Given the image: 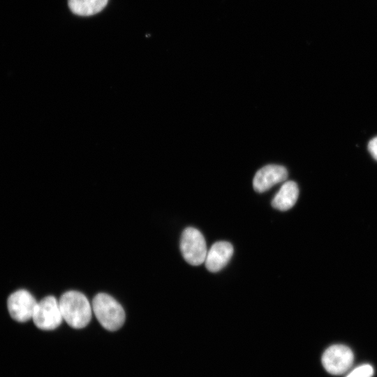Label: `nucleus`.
I'll return each instance as SVG.
<instances>
[{
	"instance_id": "f257e3e1",
	"label": "nucleus",
	"mask_w": 377,
	"mask_h": 377,
	"mask_svg": "<svg viewBox=\"0 0 377 377\" xmlns=\"http://www.w3.org/2000/svg\"><path fill=\"white\" fill-rule=\"evenodd\" d=\"M63 319L75 329L86 327L91 320L92 306L87 297L80 292L69 290L59 300Z\"/></svg>"
},
{
	"instance_id": "f03ea898",
	"label": "nucleus",
	"mask_w": 377,
	"mask_h": 377,
	"mask_svg": "<svg viewBox=\"0 0 377 377\" xmlns=\"http://www.w3.org/2000/svg\"><path fill=\"white\" fill-rule=\"evenodd\" d=\"M92 311L100 324L109 331L119 330L124 323L125 311L112 296L98 293L92 301Z\"/></svg>"
},
{
	"instance_id": "7ed1b4c3",
	"label": "nucleus",
	"mask_w": 377,
	"mask_h": 377,
	"mask_svg": "<svg viewBox=\"0 0 377 377\" xmlns=\"http://www.w3.org/2000/svg\"><path fill=\"white\" fill-rule=\"evenodd\" d=\"M180 249L184 260L192 265H199L205 262L207 253L205 239L196 228L188 227L182 232Z\"/></svg>"
},
{
	"instance_id": "20e7f679",
	"label": "nucleus",
	"mask_w": 377,
	"mask_h": 377,
	"mask_svg": "<svg viewBox=\"0 0 377 377\" xmlns=\"http://www.w3.org/2000/svg\"><path fill=\"white\" fill-rule=\"evenodd\" d=\"M32 320L35 325L43 330L58 327L64 320L59 302L53 296H47L38 302Z\"/></svg>"
},
{
	"instance_id": "39448f33",
	"label": "nucleus",
	"mask_w": 377,
	"mask_h": 377,
	"mask_svg": "<svg viewBox=\"0 0 377 377\" xmlns=\"http://www.w3.org/2000/svg\"><path fill=\"white\" fill-rule=\"evenodd\" d=\"M354 360L353 351L346 346L335 344L327 348L322 356V364L325 370L333 375L346 372Z\"/></svg>"
},
{
	"instance_id": "423d86ee",
	"label": "nucleus",
	"mask_w": 377,
	"mask_h": 377,
	"mask_svg": "<svg viewBox=\"0 0 377 377\" xmlns=\"http://www.w3.org/2000/svg\"><path fill=\"white\" fill-rule=\"evenodd\" d=\"M37 303L29 291L18 290L8 297L7 307L13 319L24 323L32 319Z\"/></svg>"
},
{
	"instance_id": "0eeeda50",
	"label": "nucleus",
	"mask_w": 377,
	"mask_h": 377,
	"mask_svg": "<svg viewBox=\"0 0 377 377\" xmlns=\"http://www.w3.org/2000/svg\"><path fill=\"white\" fill-rule=\"evenodd\" d=\"M288 171L283 166L267 165L260 169L254 176L253 186L255 191L263 193L274 185L285 181Z\"/></svg>"
},
{
	"instance_id": "6e6552de",
	"label": "nucleus",
	"mask_w": 377,
	"mask_h": 377,
	"mask_svg": "<svg viewBox=\"0 0 377 377\" xmlns=\"http://www.w3.org/2000/svg\"><path fill=\"white\" fill-rule=\"evenodd\" d=\"M233 254V247L228 242H217L207 251L205 263L211 272H217L223 269Z\"/></svg>"
},
{
	"instance_id": "1a4fd4ad",
	"label": "nucleus",
	"mask_w": 377,
	"mask_h": 377,
	"mask_svg": "<svg viewBox=\"0 0 377 377\" xmlns=\"http://www.w3.org/2000/svg\"><path fill=\"white\" fill-rule=\"evenodd\" d=\"M299 188L293 181L285 182L274 197L272 205L280 211H286L293 207L297 200Z\"/></svg>"
},
{
	"instance_id": "9d476101",
	"label": "nucleus",
	"mask_w": 377,
	"mask_h": 377,
	"mask_svg": "<svg viewBox=\"0 0 377 377\" xmlns=\"http://www.w3.org/2000/svg\"><path fill=\"white\" fill-rule=\"evenodd\" d=\"M71 11L78 15L89 16L101 11L108 0H68Z\"/></svg>"
},
{
	"instance_id": "9b49d317",
	"label": "nucleus",
	"mask_w": 377,
	"mask_h": 377,
	"mask_svg": "<svg viewBox=\"0 0 377 377\" xmlns=\"http://www.w3.org/2000/svg\"><path fill=\"white\" fill-rule=\"evenodd\" d=\"M373 374L372 366L365 364L352 370L346 377H372Z\"/></svg>"
},
{
	"instance_id": "f8f14e48",
	"label": "nucleus",
	"mask_w": 377,
	"mask_h": 377,
	"mask_svg": "<svg viewBox=\"0 0 377 377\" xmlns=\"http://www.w3.org/2000/svg\"><path fill=\"white\" fill-rule=\"evenodd\" d=\"M368 150L373 158L377 161V136L369 141L368 144Z\"/></svg>"
}]
</instances>
